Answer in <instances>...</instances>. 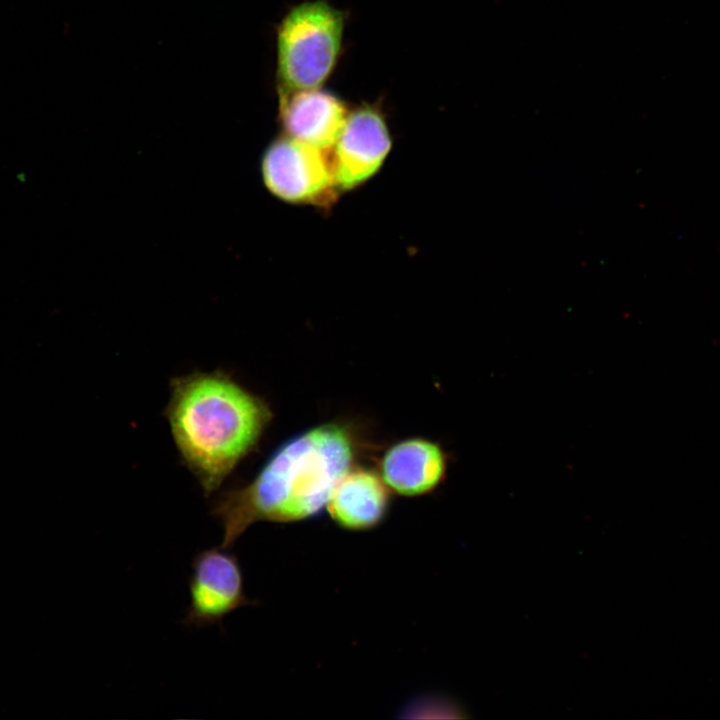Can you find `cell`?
Segmentation results:
<instances>
[{
	"label": "cell",
	"mask_w": 720,
	"mask_h": 720,
	"mask_svg": "<svg viewBox=\"0 0 720 720\" xmlns=\"http://www.w3.org/2000/svg\"><path fill=\"white\" fill-rule=\"evenodd\" d=\"M353 458L352 439L337 424H323L288 440L251 482L214 500L211 514L223 528L221 546L230 548L259 521L290 523L315 516L326 507Z\"/></svg>",
	"instance_id": "cell-1"
},
{
	"label": "cell",
	"mask_w": 720,
	"mask_h": 720,
	"mask_svg": "<svg viewBox=\"0 0 720 720\" xmlns=\"http://www.w3.org/2000/svg\"><path fill=\"white\" fill-rule=\"evenodd\" d=\"M165 416L182 462L209 497L255 449L272 412L262 398L215 370L172 378Z\"/></svg>",
	"instance_id": "cell-2"
},
{
	"label": "cell",
	"mask_w": 720,
	"mask_h": 720,
	"mask_svg": "<svg viewBox=\"0 0 720 720\" xmlns=\"http://www.w3.org/2000/svg\"><path fill=\"white\" fill-rule=\"evenodd\" d=\"M344 28V12L325 0L292 7L277 29L278 90L323 87L339 61Z\"/></svg>",
	"instance_id": "cell-3"
},
{
	"label": "cell",
	"mask_w": 720,
	"mask_h": 720,
	"mask_svg": "<svg viewBox=\"0 0 720 720\" xmlns=\"http://www.w3.org/2000/svg\"><path fill=\"white\" fill-rule=\"evenodd\" d=\"M260 170L268 191L289 203L326 209L340 193L331 152L283 133L266 147Z\"/></svg>",
	"instance_id": "cell-4"
},
{
	"label": "cell",
	"mask_w": 720,
	"mask_h": 720,
	"mask_svg": "<svg viewBox=\"0 0 720 720\" xmlns=\"http://www.w3.org/2000/svg\"><path fill=\"white\" fill-rule=\"evenodd\" d=\"M227 549L220 545L202 550L193 558L186 625L221 624L238 608L252 604L245 594L238 558Z\"/></svg>",
	"instance_id": "cell-5"
},
{
	"label": "cell",
	"mask_w": 720,
	"mask_h": 720,
	"mask_svg": "<svg viewBox=\"0 0 720 720\" xmlns=\"http://www.w3.org/2000/svg\"><path fill=\"white\" fill-rule=\"evenodd\" d=\"M392 146L382 111L374 104H361L349 111L331 150L337 186L352 190L365 183L382 166Z\"/></svg>",
	"instance_id": "cell-6"
},
{
	"label": "cell",
	"mask_w": 720,
	"mask_h": 720,
	"mask_svg": "<svg viewBox=\"0 0 720 720\" xmlns=\"http://www.w3.org/2000/svg\"><path fill=\"white\" fill-rule=\"evenodd\" d=\"M278 96L283 134L331 152L350 111L345 102L323 87Z\"/></svg>",
	"instance_id": "cell-7"
},
{
	"label": "cell",
	"mask_w": 720,
	"mask_h": 720,
	"mask_svg": "<svg viewBox=\"0 0 720 720\" xmlns=\"http://www.w3.org/2000/svg\"><path fill=\"white\" fill-rule=\"evenodd\" d=\"M446 467V455L437 443L420 438L406 439L385 452L381 478L397 494L420 496L440 484Z\"/></svg>",
	"instance_id": "cell-8"
},
{
	"label": "cell",
	"mask_w": 720,
	"mask_h": 720,
	"mask_svg": "<svg viewBox=\"0 0 720 720\" xmlns=\"http://www.w3.org/2000/svg\"><path fill=\"white\" fill-rule=\"evenodd\" d=\"M389 507V491L381 477L368 470L345 473L334 487L326 509L332 520L351 531L379 525Z\"/></svg>",
	"instance_id": "cell-9"
}]
</instances>
